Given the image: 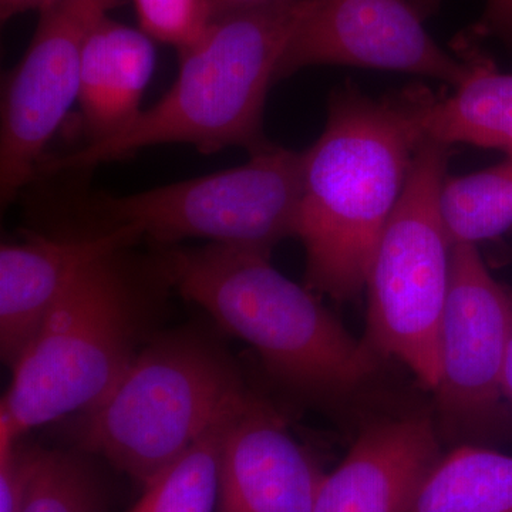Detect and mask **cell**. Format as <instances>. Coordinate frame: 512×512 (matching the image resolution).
<instances>
[{"label": "cell", "mask_w": 512, "mask_h": 512, "mask_svg": "<svg viewBox=\"0 0 512 512\" xmlns=\"http://www.w3.org/2000/svg\"><path fill=\"white\" fill-rule=\"evenodd\" d=\"M252 394L220 346L194 333L165 336L87 410L83 447L146 487Z\"/></svg>", "instance_id": "cell-5"}, {"label": "cell", "mask_w": 512, "mask_h": 512, "mask_svg": "<svg viewBox=\"0 0 512 512\" xmlns=\"http://www.w3.org/2000/svg\"><path fill=\"white\" fill-rule=\"evenodd\" d=\"M476 32L512 47V0H487Z\"/></svg>", "instance_id": "cell-22"}, {"label": "cell", "mask_w": 512, "mask_h": 512, "mask_svg": "<svg viewBox=\"0 0 512 512\" xmlns=\"http://www.w3.org/2000/svg\"><path fill=\"white\" fill-rule=\"evenodd\" d=\"M511 289L495 281L476 245H454L434 394L440 437L458 446L494 439L507 430L501 375Z\"/></svg>", "instance_id": "cell-8"}, {"label": "cell", "mask_w": 512, "mask_h": 512, "mask_svg": "<svg viewBox=\"0 0 512 512\" xmlns=\"http://www.w3.org/2000/svg\"><path fill=\"white\" fill-rule=\"evenodd\" d=\"M470 76L446 100L424 94L420 127L424 140L503 150L512 157V73L487 57L471 55Z\"/></svg>", "instance_id": "cell-15"}, {"label": "cell", "mask_w": 512, "mask_h": 512, "mask_svg": "<svg viewBox=\"0 0 512 512\" xmlns=\"http://www.w3.org/2000/svg\"><path fill=\"white\" fill-rule=\"evenodd\" d=\"M423 96L336 93L325 130L302 151L296 238L305 247V286L316 295L349 302L366 291L380 238L424 140Z\"/></svg>", "instance_id": "cell-1"}, {"label": "cell", "mask_w": 512, "mask_h": 512, "mask_svg": "<svg viewBox=\"0 0 512 512\" xmlns=\"http://www.w3.org/2000/svg\"><path fill=\"white\" fill-rule=\"evenodd\" d=\"M439 210L453 247H477L512 232V157L477 173L444 178Z\"/></svg>", "instance_id": "cell-17"}, {"label": "cell", "mask_w": 512, "mask_h": 512, "mask_svg": "<svg viewBox=\"0 0 512 512\" xmlns=\"http://www.w3.org/2000/svg\"><path fill=\"white\" fill-rule=\"evenodd\" d=\"M18 443L0 451V512H20L42 448H20Z\"/></svg>", "instance_id": "cell-21"}, {"label": "cell", "mask_w": 512, "mask_h": 512, "mask_svg": "<svg viewBox=\"0 0 512 512\" xmlns=\"http://www.w3.org/2000/svg\"><path fill=\"white\" fill-rule=\"evenodd\" d=\"M128 249L84 266L13 366L0 404V450L33 427L89 410L136 356L146 303Z\"/></svg>", "instance_id": "cell-4"}, {"label": "cell", "mask_w": 512, "mask_h": 512, "mask_svg": "<svg viewBox=\"0 0 512 512\" xmlns=\"http://www.w3.org/2000/svg\"><path fill=\"white\" fill-rule=\"evenodd\" d=\"M212 9V19L224 18V16L234 15V13L248 12L272 3L281 2V0H210Z\"/></svg>", "instance_id": "cell-24"}, {"label": "cell", "mask_w": 512, "mask_h": 512, "mask_svg": "<svg viewBox=\"0 0 512 512\" xmlns=\"http://www.w3.org/2000/svg\"><path fill=\"white\" fill-rule=\"evenodd\" d=\"M126 0H60L39 13L28 50L6 76L0 121V202L40 173L43 154L77 103L87 36Z\"/></svg>", "instance_id": "cell-9"}, {"label": "cell", "mask_w": 512, "mask_h": 512, "mask_svg": "<svg viewBox=\"0 0 512 512\" xmlns=\"http://www.w3.org/2000/svg\"><path fill=\"white\" fill-rule=\"evenodd\" d=\"M231 419L165 467L146 485V493L130 512H217L222 440Z\"/></svg>", "instance_id": "cell-18"}, {"label": "cell", "mask_w": 512, "mask_h": 512, "mask_svg": "<svg viewBox=\"0 0 512 512\" xmlns=\"http://www.w3.org/2000/svg\"><path fill=\"white\" fill-rule=\"evenodd\" d=\"M20 512H109L106 487L86 457L42 450Z\"/></svg>", "instance_id": "cell-19"}, {"label": "cell", "mask_w": 512, "mask_h": 512, "mask_svg": "<svg viewBox=\"0 0 512 512\" xmlns=\"http://www.w3.org/2000/svg\"><path fill=\"white\" fill-rule=\"evenodd\" d=\"M60 0H0V19L2 22L23 15L26 12H45Z\"/></svg>", "instance_id": "cell-23"}, {"label": "cell", "mask_w": 512, "mask_h": 512, "mask_svg": "<svg viewBox=\"0 0 512 512\" xmlns=\"http://www.w3.org/2000/svg\"><path fill=\"white\" fill-rule=\"evenodd\" d=\"M302 0H281L215 19L198 42L180 53V69L163 99L99 143L43 161L40 170H90L143 148L188 144L202 154L271 146L264 109Z\"/></svg>", "instance_id": "cell-3"}, {"label": "cell", "mask_w": 512, "mask_h": 512, "mask_svg": "<svg viewBox=\"0 0 512 512\" xmlns=\"http://www.w3.org/2000/svg\"><path fill=\"white\" fill-rule=\"evenodd\" d=\"M266 252L207 244L164 247V282L247 342L278 380L316 406L342 407L376 382L383 359L311 289L276 271Z\"/></svg>", "instance_id": "cell-2"}, {"label": "cell", "mask_w": 512, "mask_h": 512, "mask_svg": "<svg viewBox=\"0 0 512 512\" xmlns=\"http://www.w3.org/2000/svg\"><path fill=\"white\" fill-rule=\"evenodd\" d=\"M156 69V42L106 16L87 36L80 66V110L86 144L99 143L127 127Z\"/></svg>", "instance_id": "cell-14"}, {"label": "cell", "mask_w": 512, "mask_h": 512, "mask_svg": "<svg viewBox=\"0 0 512 512\" xmlns=\"http://www.w3.org/2000/svg\"><path fill=\"white\" fill-rule=\"evenodd\" d=\"M138 25L154 42L188 49L205 35L211 23L210 0H131Z\"/></svg>", "instance_id": "cell-20"}, {"label": "cell", "mask_w": 512, "mask_h": 512, "mask_svg": "<svg viewBox=\"0 0 512 512\" xmlns=\"http://www.w3.org/2000/svg\"><path fill=\"white\" fill-rule=\"evenodd\" d=\"M302 153L268 146L248 163L130 195H94L86 202L92 232L126 228L160 248L184 239L271 254L296 237Z\"/></svg>", "instance_id": "cell-7"}, {"label": "cell", "mask_w": 512, "mask_h": 512, "mask_svg": "<svg viewBox=\"0 0 512 512\" xmlns=\"http://www.w3.org/2000/svg\"><path fill=\"white\" fill-rule=\"evenodd\" d=\"M312 66L412 73L458 87L473 59L441 49L410 0H302L276 82Z\"/></svg>", "instance_id": "cell-10"}, {"label": "cell", "mask_w": 512, "mask_h": 512, "mask_svg": "<svg viewBox=\"0 0 512 512\" xmlns=\"http://www.w3.org/2000/svg\"><path fill=\"white\" fill-rule=\"evenodd\" d=\"M323 480L274 407L252 394L225 429L217 512H313Z\"/></svg>", "instance_id": "cell-11"}, {"label": "cell", "mask_w": 512, "mask_h": 512, "mask_svg": "<svg viewBox=\"0 0 512 512\" xmlns=\"http://www.w3.org/2000/svg\"><path fill=\"white\" fill-rule=\"evenodd\" d=\"M141 239L126 228L45 235L26 232L0 248V350L15 366L84 266Z\"/></svg>", "instance_id": "cell-13"}, {"label": "cell", "mask_w": 512, "mask_h": 512, "mask_svg": "<svg viewBox=\"0 0 512 512\" xmlns=\"http://www.w3.org/2000/svg\"><path fill=\"white\" fill-rule=\"evenodd\" d=\"M441 457L439 429L430 416L372 421L325 476L313 512H409Z\"/></svg>", "instance_id": "cell-12"}, {"label": "cell", "mask_w": 512, "mask_h": 512, "mask_svg": "<svg viewBox=\"0 0 512 512\" xmlns=\"http://www.w3.org/2000/svg\"><path fill=\"white\" fill-rule=\"evenodd\" d=\"M501 389L504 399L512 407V289H511V325L508 335L507 349H505L503 375H501Z\"/></svg>", "instance_id": "cell-25"}, {"label": "cell", "mask_w": 512, "mask_h": 512, "mask_svg": "<svg viewBox=\"0 0 512 512\" xmlns=\"http://www.w3.org/2000/svg\"><path fill=\"white\" fill-rule=\"evenodd\" d=\"M409 512H512V457L457 446L441 457Z\"/></svg>", "instance_id": "cell-16"}, {"label": "cell", "mask_w": 512, "mask_h": 512, "mask_svg": "<svg viewBox=\"0 0 512 512\" xmlns=\"http://www.w3.org/2000/svg\"><path fill=\"white\" fill-rule=\"evenodd\" d=\"M450 147L423 140L367 276L365 342L406 366L424 389L440 380L439 336L451 245L439 210Z\"/></svg>", "instance_id": "cell-6"}, {"label": "cell", "mask_w": 512, "mask_h": 512, "mask_svg": "<svg viewBox=\"0 0 512 512\" xmlns=\"http://www.w3.org/2000/svg\"><path fill=\"white\" fill-rule=\"evenodd\" d=\"M410 3L420 13L421 18L427 19L439 9L441 0H410Z\"/></svg>", "instance_id": "cell-26"}]
</instances>
